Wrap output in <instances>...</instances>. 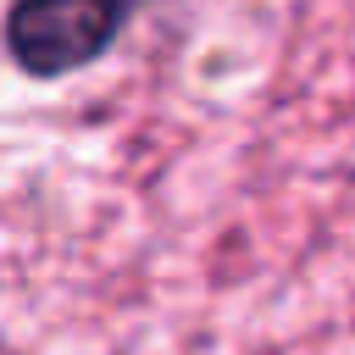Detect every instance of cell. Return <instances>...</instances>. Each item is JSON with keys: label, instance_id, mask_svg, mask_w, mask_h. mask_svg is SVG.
I'll list each match as a JSON object with an SVG mask.
<instances>
[{"label": "cell", "instance_id": "6da1fadb", "mask_svg": "<svg viewBox=\"0 0 355 355\" xmlns=\"http://www.w3.org/2000/svg\"><path fill=\"white\" fill-rule=\"evenodd\" d=\"M133 17V0H17L11 55L33 78H61L89 67Z\"/></svg>", "mask_w": 355, "mask_h": 355}]
</instances>
